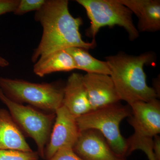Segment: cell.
<instances>
[{"instance_id": "1", "label": "cell", "mask_w": 160, "mask_h": 160, "mask_svg": "<svg viewBox=\"0 0 160 160\" xmlns=\"http://www.w3.org/2000/svg\"><path fill=\"white\" fill-rule=\"evenodd\" d=\"M35 20L42 27L39 44L32 56V62L59 50L76 47L88 50L95 47V40L87 42L82 39L81 18H74L69 9L67 0H46L42 7L36 12Z\"/></svg>"}, {"instance_id": "2", "label": "cell", "mask_w": 160, "mask_h": 160, "mask_svg": "<svg viewBox=\"0 0 160 160\" xmlns=\"http://www.w3.org/2000/svg\"><path fill=\"white\" fill-rule=\"evenodd\" d=\"M106 58L120 100L130 106L136 102H149L158 97L153 88L147 85L144 70L145 65L154 62L152 53L135 56L120 52Z\"/></svg>"}, {"instance_id": "3", "label": "cell", "mask_w": 160, "mask_h": 160, "mask_svg": "<svg viewBox=\"0 0 160 160\" xmlns=\"http://www.w3.org/2000/svg\"><path fill=\"white\" fill-rule=\"evenodd\" d=\"M131 114L129 107L118 102L92 110L77 118V122L80 132L88 129L100 132L116 153L126 158L128 147L120 126L121 122Z\"/></svg>"}, {"instance_id": "4", "label": "cell", "mask_w": 160, "mask_h": 160, "mask_svg": "<svg viewBox=\"0 0 160 160\" xmlns=\"http://www.w3.org/2000/svg\"><path fill=\"white\" fill-rule=\"evenodd\" d=\"M0 88L14 102L28 103L53 113L62 105L64 87L57 83H32L0 77Z\"/></svg>"}, {"instance_id": "5", "label": "cell", "mask_w": 160, "mask_h": 160, "mask_svg": "<svg viewBox=\"0 0 160 160\" xmlns=\"http://www.w3.org/2000/svg\"><path fill=\"white\" fill-rule=\"evenodd\" d=\"M83 6L90 21V26L86 34L95 41L101 28L105 26H118L123 27L133 41L138 38L139 32L135 26L132 12L118 0H77Z\"/></svg>"}, {"instance_id": "6", "label": "cell", "mask_w": 160, "mask_h": 160, "mask_svg": "<svg viewBox=\"0 0 160 160\" xmlns=\"http://www.w3.org/2000/svg\"><path fill=\"white\" fill-rule=\"evenodd\" d=\"M0 101L9 109L12 118L21 130L34 140L39 155L45 158V149L50 136L55 113L46 114L12 101L5 95L0 88Z\"/></svg>"}, {"instance_id": "7", "label": "cell", "mask_w": 160, "mask_h": 160, "mask_svg": "<svg viewBox=\"0 0 160 160\" xmlns=\"http://www.w3.org/2000/svg\"><path fill=\"white\" fill-rule=\"evenodd\" d=\"M129 124L133 128V138H153L160 133V102L157 99L138 102L130 106Z\"/></svg>"}, {"instance_id": "8", "label": "cell", "mask_w": 160, "mask_h": 160, "mask_svg": "<svg viewBox=\"0 0 160 160\" xmlns=\"http://www.w3.org/2000/svg\"><path fill=\"white\" fill-rule=\"evenodd\" d=\"M55 113L54 126L49 142L45 149V158L47 160L63 147H73L80 133L77 118L66 107L62 105Z\"/></svg>"}, {"instance_id": "9", "label": "cell", "mask_w": 160, "mask_h": 160, "mask_svg": "<svg viewBox=\"0 0 160 160\" xmlns=\"http://www.w3.org/2000/svg\"><path fill=\"white\" fill-rule=\"evenodd\" d=\"M72 149L84 160H127L116 153L103 135L95 129L80 132Z\"/></svg>"}, {"instance_id": "10", "label": "cell", "mask_w": 160, "mask_h": 160, "mask_svg": "<svg viewBox=\"0 0 160 160\" xmlns=\"http://www.w3.org/2000/svg\"><path fill=\"white\" fill-rule=\"evenodd\" d=\"M92 110L119 102V97L109 75L86 73L83 76Z\"/></svg>"}, {"instance_id": "11", "label": "cell", "mask_w": 160, "mask_h": 160, "mask_svg": "<svg viewBox=\"0 0 160 160\" xmlns=\"http://www.w3.org/2000/svg\"><path fill=\"white\" fill-rule=\"evenodd\" d=\"M82 75L72 73L64 87L62 106L77 118L92 111Z\"/></svg>"}, {"instance_id": "12", "label": "cell", "mask_w": 160, "mask_h": 160, "mask_svg": "<svg viewBox=\"0 0 160 160\" xmlns=\"http://www.w3.org/2000/svg\"><path fill=\"white\" fill-rule=\"evenodd\" d=\"M138 19V31L155 32L160 29V0H118Z\"/></svg>"}, {"instance_id": "13", "label": "cell", "mask_w": 160, "mask_h": 160, "mask_svg": "<svg viewBox=\"0 0 160 160\" xmlns=\"http://www.w3.org/2000/svg\"><path fill=\"white\" fill-rule=\"evenodd\" d=\"M0 149L32 151L9 112L0 109Z\"/></svg>"}, {"instance_id": "14", "label": "cell", "mask_w": 160, "mask_h": 160, "mask_svg": "<svg viewBox=\"0 0 160 160\" xmlns=\"http://www.w3.org/2000/svg\"><path fill=\"white\" fill-rule=\"evenodd\" d=\"M76 69L74 61L65 49L55 52L34 63L33 72L40 77L57 72H68Z\"/></svg>"}, {"instance_id": "15", "label": "cell", "mask_w": 160, "mask_h": 160, "mask_svg": "<svg viewBox=\"0 0 160 160\" xmlns=\"http://www.w3.org/2000/svg\"><path fill=\"white\" fill-rule=\"evenodd\" d=\"M65 50L73 59L76 69L83 70L88 73L110 75L111 72L106 61H100L93 57L87 49L73 47Z\"/></svg>"}, {"instance_id": "16", "label": "cell", "mask_w": 160, "mask_h": 160, "mask_svg": "<svg viewBox=\"0 0 160 160\" xmlns=\"http://www.w3.org/2000/svg\"><path fill=\"white\" fill-rule=\"evenodd\" d=\"M39 156L37 152L0 149V160H38Z\"/></svg>"}, {"instance_id": "17", "label": "cell", "mask_w": 160, "mask_h": 160, "mask_svg": "<svg viewBox=\"0 0 160 160\" xmlns=\"http://www.w3.org/2000/svg\"><path fill=\"white\" fill-rule=\"evenodd\" d=\"M46 0H20L13 13L16 15H22L29 12L38 11L42 7Z\"/></svg>"}, {"instance_id": "18", "label": "cell", "mask_w": 160, "mask_h": 160, "mask_svg": "<svg viewBox=\"0 0 160 160\" xmlns=\"http://www.w3.org/2000/svg\"><path fill=\"white\" fill-rule=\"evenodd\" d=\"M47 160H84L78 156L70 146H65Z\"/></svg>"}, {"instance_id": "19", "label": "cell", "mask_w": 160, "mask_h": 160, "mask_svg": "<svg viewBox=\"0 0 160 160\" xmlns=\"http://www.w3.org/2000/svg\"><path fill=\"white\" fill-rule=\"evenodd\" d=\"M19 2L20 0H0V16L13 12Z\"/></svg>"}, {"instance_id": "20", "label": "cell", "mask_w": 160, "mask_h": 160, "mask_svg": "<svg viewBox=\"0 0 160 160\" xmlns=\"http://www.w3.org/2000/svg\"><path fill=\"white\" fill-rule=\"evenodd\" d=\"M152 150L156 160H160V137L158 135L152 139Z\"/></svg>"}, {"instance_id": "21", "label": "cell", "mask_w": 160, "mask_h": 160, "mask_svg": "<svg viewBox=\"0 0 160 160\" xmlns=\"http://www.w3.org/2000/svg\"><path fill=\"white\" fill-rule=\"evenodd\" d=\"M9 62L6 59L0 56V67L4 68L9 66Z\"/></svg>"}]
</instances>
